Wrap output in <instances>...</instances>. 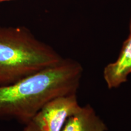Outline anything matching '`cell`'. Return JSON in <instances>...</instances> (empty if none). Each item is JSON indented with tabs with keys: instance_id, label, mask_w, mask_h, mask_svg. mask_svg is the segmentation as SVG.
Masks as SVG:
<instances>
[{
	"instance_id": "6da1fadb",
	"label": "cell",
	"mask_w": 131,
	"mask_h": 131,
	"mask_svg": "<svg viewBox=\"0 0 131 131\" xmlns=\"http://www.w3.org/2000/svg\"><path fill=\"white\" fill-rule=\"evenodd\" d=\"M83 72L79 62L64 58L14 84L0 86V119H15L25 125L52 99L77 94Z\"/></svg>"
},
{
	"instance_id": "52a82bcc",
	"label": "cell",
	"mask_w": 131,
	"mask_h": 131,
	"mask_svg": "<svg viewBox=\"0 0 131 131\" xmlns=\"http://www.w3.org/2000/svg\"><path fill=\"white\" fill-rule=\"evenodd\" d=\"M12 1V0H0V3L4 2V1Z\"/></svg>"
},
{
	"instance_id": "8992f818",
	"label": "cell",
	"mask_w": 131,
	"mask_h": 131,
	"mask_svg": "<svg viewBox=\"0 0 131 131\" xmlns=\"http://www.w3.org/2000/svg\"><path fill=\"white\" fill-rule=\"evenodd\" d=\"M129 32H131V18L130 21V23H129Z\"/></svg>"
},
{
	"instance_id": "3957f363",
	"label": "cell",
	"mask_w": 131,
	"mask_h": 131,
	"mask_svg": "<svg viewBox=\"0 0 131 131\" xmlns=\"http://www.w3.org/2000/svg\"><path fill=\"white\" fill-rule=\"evenodd\" d=\"M81 106L77 94L53 98L25 124L23 131H61L68 119Z\"/></svg>"
},
{
	"instance_id": "7a4b0ae2",
	"label": "cell",
	"mask_w": 131,
	"mask_h": 131,
	"mask_svg": "<svg viewBox=\"0 0 131 131\" xmlns=\"http://www.w3.org/2000/svg\"><path fill=\"white\" fill-rule=\"evenodd\" d=\"M63 58L27 27L0 26V86L14 84Z\"/></svg>"
},
{
	"instance_id": "277c9868",
	"label": "cell",
	"mask_w": 131,
	"mask_h": 131,
	"mask_svg": "<svg viewBox=\"0 0 131 131\" xmlns=\"http://www.w3.org/2000/svg\"><path fill=\"white\" fill-rule=\"evenodd\" d=\"M131 74V32L122 45L117 60L104 67L103 76L108 89L119 88Z\"/></svg>"
},
{
	"instance_id": "5b68a950",
	"label": "cell",
	"mask_w": 131,
	"mask_h": 131,
	"mask_svg": "<svg viewBox=\"0 0 131 131\" xmlns=\"http://www.w3.org/2000/svg\"><path fill=\"white\" fill-rule=\"evenodd\" d=\"M107 127L94 108L88 104L81 106L68 119L61 131H107Z\"/></svg>"
}]
</instances>
